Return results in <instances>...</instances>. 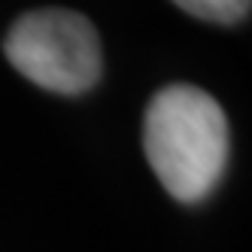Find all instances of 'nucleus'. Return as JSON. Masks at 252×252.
<instances>
[{
  "label": "nucleus",
  "instance_id": "1",
  "mask_svg": "<svg viewBox=\"0 0 252 252\" xmlns=\"http://www.w3.org/2000/svg\"><path fill=\"white\" fill-rule=\"evenodd\" d=\"M146 158L176 201L207 197L228 161V122L222 106L194 85H167L152 97L143 122Z\"/></svg>",
  "mask_w": 252,
  "mask_h": 252
},
{
  "label": "nucleus",
  "instance_id": "2",
  "mask_svg": "<svg viewBox=\"0 0 252 252\" xmlns=\"http://www.w3.org/2000/svg\"><path fill=\"white\" fill-rule=\"evenodd\" d=\"M3 52L25 79L55 94H82L100 76L94 25L70 9H37L6 33Z\"/></svg>",
  "mask_w": 252,
  "mask_h": 252
},
{
  "label": "nucleus",
  "instance_id": "3",
  "mask_svg": "<svg viewBox=\"0 0 252 252\" xmlns=\"http://www.w3.org/2000/svg\"><path fill=\"white\" fill-rule=\"evenodd\" d=\"M179 9H186L194 19L219 22V25H237L249 15L252 0H173Z\"/></svg>",
  "mask_w": 252,
  "mask_h": 252
}]
</instances>
